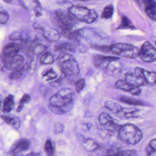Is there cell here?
I'll return each instance as SVG.
<instances>
[{
	"label": "cell",
	"mask_w": 156,
	"mask_h": 156,
	"mask_svg": "<svg viewBox=\"0 0 156 156\" xmlns=\"http://www.w3.org/2000/svg\"><path fill=\"white\" fill-rule=\"evenodd\" d=\"M74 97L72 89H61L49 99L48 109L54 114L61 115L66 113L73 109Z\"/></svg>",
	"instance_id": "obj_1"
},
{
	"label": "cell",
	"mask_w": 156,
	"mask_h": 156,
	"mask_svg": "<svg viewBox=\"0 0 156 156\" xmlns=\"http://www.w3.org/2000/svg\"><path fill=\"white\" fill-rule=\"evenodd\" d=\"M65 78L70 83H74L79 79L80 71L77 61L73 56L62 52L56 60Z\"/></svg>",
	"instance_id": "obj_2"
},
{
	"label": "cell",
	"mask_w": 156,
	"mask_h": 156,
	"mask_svg": "<svg viewBox=\"0 0 156 156\" xmlns=\"http://www.w3.org/2000/svg\"><path fill=\"white\" fill-rule=\"evenodd\" d=\"M118 132L119 138L128 145H135L143 138V135L141 130L131 124H127L120 126Z\"/></svg>",
	"instance_id": "obj_3"
},
{
	"label": "cell",
	"mask_w": 156,
	"mask_h": 156,
	"mask_svg": "<svg viewBox=\"0 0 156 156\" xmlns=\"http://www.w3.org/2000/svg\"><path fill=\"white\" fill-rule=\"evenodd\" d=\"M68 12L76 20L87 24L93 23L98 17V14L94 10L83 5H72Z\"/></svg>",
	"instance_id": "obj_4"
},
{
	"label": "cell",
	"mask_w": 156,
	"mask_h": 156,
	"mask_svg": "<svg viewBox=\"0 0 156 156\" xmlns=\"http://www.w3.org/2000/svg\"><path fill=\"white\" fill-rule=\"evenodd\" d=\"M139 51L137 47L131 44L117 43L110 45V52L126 58H136L138 56Z\"/></svg>",
	"instance_id": "obj_5"
},
{
	"label": "cell",
	"mask_w": 156,
	"mask_h": 156,
	"mask_svg": "<svg viewBox=\"0 0 156 156\" xmlns=\"http://www.w3.org/2000/svg\"><path fill=\"white\" fill-rule=\"evenodd\" d=\"M55 16L57 24L62 30V33L73 29L76 24V19L68 12L58 10L55 12Z\"/></svg>",
	"instance_id": "obj_6"
},
{
	"label": "cell",
	"mask_w": 156,
	"mask_h": 156,
	"mask_svg": "<svg viewBox=\"0 0 156 156\" xmlns=\"http://www.w3.org/2000/svg\"><path fill=\"white\" fill-rule=\"evenodd\" d=\"M138 56L144 62H153L156 60V49L149 42H145L139 50Z\"/></svg>",
	"instance_id": "obj_7"
},
{
	"label": "cell",
	"mask_w": 156,
	"mask_h": 156,
	"mask_svg": "<svg viewBox=\"0 0 156 156\" xmlns=\"http://www.w3.org/2000/svg\"><path fill=\"white\" fill-rule=\"evenodd\" d=\"M1 60L5 67L11 71H14L19 68L24 60L23 56L18 54L10 56H1Z\"/></svg>",
	"instance_id": "obj_8"
},
{
	"label": "cell",
	"mask_w": 156,
	"mask_h": 156,
	"mask_svg": "<svg viewBox=\"0 0 156 156\" xmlns=\"http://www.w3.org/2000/svg\"><path fill=\"white\" fill-rule=\"evenodd\" d=\"M98 121L101 125L106 127L107 131L111 132L118 131L121 126L115 123L114 120L110 114L105 113H102L99 115Z\"/></svg>",
	"instance_id": "obj_9"
},
{
	"label": "cell",
	"mask_w": 156,
	"mask_h": 156,
	"mask_svg": "<svg viewBox=\"0 0 156 156\" xmlns=\"http://www.w3.org/2000/svg\"><path fill=\"white\" fill-rule=\"evenodd\" d=\"M115 88L130 93L135 96H138L141 93V89L139 87H133L128 84L124 80H119L115 83Z\"/></svg>",
	"instance_id": "obj_10"
},
{
	"label": "cell",
	"mask_w": 156,
	"mask_h": 156,
	"mask_svg": "<svg viewBox=\"0 0 156 156\" xmlns=\"http://www.w3.org/2000/svg\"><path fill=\"white\" fill-rule=\"evenodd\" d=\"M120 58L117 57L95 55L93 58V63L96 67L103 70L106 65L112 60H118Z\"/></svg>",
	"instance_id": "obj_11"
},
{
	"label": "cell",
	"mask_w": 156,
	"mask_h": 156,
	"mask_svg": "<svg viewBox=\"0 0 156 156\" xmlns=\"http://www.w3.org/2000/svg\"><path fill=\"white\" fill-rule=\"evenodd\" d=\"M142 5L144 7L147 16L154 21H156V2L155 0H143Z\"/></svg>",
	"instance_id": "obj_12"
},
{
	"label": "cell",
	"mask_w": 156,
	"mask_h": 156,
	"mask_svg": "<svg viewBox=\"0 0 156 156\" xmlns=\"http://www.w3.org/2000/svg\"><path fill=\"white\" fill-rule=\"evenodd\" d=\"M125 80L128 84L133 87H142L146 83L144 77L138 76L134 73L126 74Z\"/></svg>",
	"instance_id": "obj_13"
},
{
	"label": "cell",
	"mask_w": 156,
	"mask_h": 156,
	"mask_svg": "<svg viewBox=\"0 0 156 156\" xmlns=\"http://www.w3.org/2000/svg\"><path fill=\"white\" fill-rule=\"evenodd\" d=\"M121 69V65L118 60H114L110 61L103 71L108 75L112 76L118 74Z\"/></svg>",
	"instance_id": "obj_14"
},
{
	"label": "cell",
	"mask_w": 156,
	"mask_h": 156,
	"mask_svg": "<svg viewBox=\"0 0 156 156\" xmlns=\"http://www.w3.org/2000/svg\"><path fill=\"white\" fill-rule=\"evenodd\" d=\"M20 46L16 43H10L6 45L3 49L1 56H10L18 54L20 50Z\"/></svg>",
	"instance_id": "obj_15"
},
{
	"label": "cell",
	"mask_w": 156,
	"mask_h": 156,
	"mask_svg": "<svg viewBox=\"0 0 156 156\" xmlns=\"http://www.w3.org/2000/svg\"><path fill=\"white\" fill-rule=\"evenodd\" d=\"M30 144V142L27 139H21L15 145L11 153L15 154L26 151L29 148Z\"/></svg>",
	"instance_id": "obj_16"
},
{
	"label": "cell",
	"mask_w": 156,
	"mask_h": 156,
	"mask_svg": "<svg viewBox=\"0 0 156 156\" xmlns=\"http://www.w3.org/2000/svg\"><path fill=\"white\" fill-rule=\"evenodd\" d=\"M43 34L47 40L53 42L58 40L61 36V34L58 31L51 28L44 30Z\"/></svg>",
	"instance_id": "obj_17"
},
{
	"label": "cell",
	"mask_w": 156,
	"mask_h": 156,
	"mask_svg": "<svg viewBox=\"0 0 156 156\" xmlns=\"http://www.w3.org/2000/svg\"><path fill=\"white\" fill-rule=\"evenodd\" d=\"M140 110L136 108H123L121 113H123L126 118H137L139 117Z\"/></svg>",
	"instance_id": "obj_18"
},
{
	"label": "cell",
	"mask_w": 156,
	"mask_h": 156,
	"mask_svg": "<svg viewBox=\"0 0 156 156\" xmlns=\"http://www.w3.org/2000/svg\"><path fill=\"white\" fill-rule=\"evenodd\" d=\"M1 118L6 124L15 128H18L21 125L20 120L15 116L11 115H2Z\"/></svg>",
	"instance_id": "obj_19"
},
{
	"label": "cell",
	"mask_w": 156,
	"mask_h": 156,
	"mask_svg": "<svg viewBox=\"0 0 156 156\" xmlns=\"http://www.w3.org/2000/svg\"><path fill=\"white\" fill-rule=\"evenodd\" d=\"M83 148L88 152H93L100 148L97 142L91 139H87L83 143Z\"/></svg>",
	"instance_id": "obj_20"
},
{
	"label": "cell",
	"mask_w": 156,
	"mask_h": 156,
	"mask_svg": "<svg viewBox=\"0 0 156 156\" xmlns=\"http://www.w3.org/2000/svg\"><path fill=\"white\" fill-rule=\"evenodd\" d=\"M14 105V97L12 95H9L4 100L2 111L5 113L10 112L13 108Z\"/></svg>",
	"instance_id": "obj_21"
},
{
	"label": "cell",
	"mask_w": 156,
	"mask_h": 156,
	"mask_svg": "<svg viewBox=\"0 0 156 156\" xmlns=\"http://www.w3.org/2000/svg\"><path fill=\"white\" fill-rule=\"evenodd\" d=\"M143 77L146 83L152 85L156 84V73L155 72L144 69Z\"/></svg>",
	"instance_id": "obj_22"
},
{
	"label": "cell",
	"mask_w": 156,
	"mask_h": 156,
	"mask_svg": "<svg viewBox=\"0 0 156 156\" xmlns=\"http://www.w3.org/2000/svg\"><path fill=\"white\" fill-rule=\"evenodd\" d=\"M64 36L69 40L75 42H78L80 40L81 33L80 30H68L63 32Z\"/></svg>",
	"instance_id": "obj_23"
},
{
	"label": "cell",
	"mask_w": 156,
	"mask_h": 156,
	"mask_svg": "<svg viewBox=\"0 0 156 156\" xmlns=\"http://www.w3.org/2000/svg\"><path fill=\"white\" fill-rule=\"evenodd\" d=\"M105 106L114 113H121L123 109V107L119 104L112 101H106L105 103Z\"/></svg>",
	"instance_id": "obj_24"
},
{
	"label": "cell",
	"mask_w": 156,
	"mask_h": 156,
	"mask_svg": "<svg viewBox=\"0 0 156 156\" xmlns=\"http://www.w3.org/2000/svg\"><path fill=\"white\" fill-rule=\"evenodd\" d=\"M120 100L122 102L129 105H135V106H143L144 105V103L141 101L131 98V97H127V96H122L120 97Z\"/></svg>",
	"instance_id": "obj_25"
},
{
	"label": "cell",
	"mask_w": 156,
	"mask_h": 156,
	"mask_svg": "<svg viewBox=\"0 0 156 156\" xmlns=\"http://www.w3.org/2000/svg\"><path fill=\"white\" fill-rule=\"evenodd\" d=\"M39 62L42 65H49L55 62V58L51 53L46 52L41 56Z\"/></svg>",
	"instance_id": "obj_26"
},
{
	"label": "cell",
	"mask_w": 156,
	"mask_h": 156,
	"mask_svg": "<svg viewBox=\"0 0 156 156\" xmlns=\"http://www.w3.org/2000/svg\"><path fill=\"white\" fill-rule=\"evenodd\" d=\"M55 50L56 51H61V52L69 51L75 52L76 51L75 47L71 44L67 43H62V44L56 45L55 46Z\"/></svg>",
	"instance_id": "obj_27"
},
{
	"label": "cell",
	"mask_w": 156,
	"mask_h": 156,
	"mask_svg": "<svg viewBox=\"0 0 156 156\" xmlns=\"http://www.w3.org/2000/svg\"><path fill=\"white\" fill-rule=\"evenodd\" d=\"M42 76L45 79L46 81H49L55 79L57 78V73L52 68L44 71L42 73Z\"/></svg>",
	"instance_id": "obj_28"
},
{
	"label": "cell",
	"mask_w": 156,
	"mask_h": 156,
	"mask_svg": "<svg viewBox=\"0 0 156 156\" xmlns=\"http://www.w3.org/2000/svg\"><path fill=\"white\" fill-rule=\"evenodd\" d=\"M114 13V7L112 5H106L104 8L102 12L101 17L104 19H107L111 18Z\"/></svg>",
	"instance_id": "obj_29"
},
{
	"label": "cell",
	"mask_w": 156,
	"mask_h": 156,
	"mask_svg": "<svg viewBox=\"0 0 156 156\" xmlns=\"http://www.w3.org/2000/svg\"><path fill=\"white\" fill-rule=\"evenodd\" d=\"M26 70H28V66H23L20 68H17L13 72H12L10 75V78L12 79H16L21 78L25 72Z\"/></svg>",
	"instance_id": "obj_30"
},
{
	"label": "cell",
	"mask_w": 156,
	"mask_h": 156,
	"mask_svg": "<svg viewBox=\"0 0 156 156\" xmlns=\"http://www.w3.org/2000/svg\"><path fill=\"white\" fill-rule=\"evenodd\" d=\"M146 152L148 156H156V139L150 141L147 147Z\"/></svg>",
	"instance_id": "obj_31"
},
{
	"label": "cell",
	"mask_w": 156,
	"mask_h": 156,
	"mask_svg": "<svg viewBox=\"0 0 156 156\" xmlns=\"http://www.w3.org/2000/svg\"><path fill=\"white\" fill-rule=\"evenodd\" d=\"M44 150L48 156H53L55 154V147L51 140H47L45 143Z\"/></svg>",
	"instance_id": "obj_32"
},
{
	"label": "cell",
	"mask_w": 156,
	"mask_h": 156,
	"mask_svg": "<svg viewBox=\"0 0 156 156\" xmlns=\"http://www.w3.org/2000/svg\"><path fill=\"white\" fill-rule=\"evenodd\" d=\"M45 49V46L41 44H37L32 47L31 51L33 55L37 56L42 54Z\"/></svg>",
	"instance_id": "obj_33"
},
{
	"label": "cell",
	"mask_w": 156,
	"mask_h": 156,
	"mask_svg": "<svg viewBox=\"0 0 156 156\" xmlns=\"http://www.w3.org/2000/svg\"><path fill=\"white\" fill-rule=\"evenodd\" d=\"M134 27L132 25L129 19L126 16H122V21L121 24L119 26L118 29H123V28H133Z\"/></svg>",
	"instance_id": "obj_34"
},
{
	"label": "cell",
	"mask_w": 156,
	"mask_h": 156,
	"mask_svg": "<svg viewBox=\"0 0 156 156\" xmlns=\"http://www.w3.org/2000/svg\"><path fill=\"white\" fill-rule=\"evenodd\" d=\"M75 89L78 93H80L83 90L85 86V82L84 79H80L77 81L75 84Z\"/></svg>",
	"instance_id": "obj_35"
},
{
	"label": "cell",
	"mask_w": 156,
	"mask_h": 156,
	"mask_svg": "<svg viewBox=\"0 0 156 156\" xmlns=\"http://www.w3.org/2000/svg\"><path fill=\"white\" fill-rule=\"evenodd\" d=\"M9 39L12 41H17V40H26L22 33L18 31H15L11 34L9 37Z\"/></svg>",
	"instance_id": "obj_36"
},
{
	"label": "cell",
	"mask_w": 156,
	"mask_h": 156,
	"mask_svg": "<svg viewBox=\"0 0 156 156\" xmlns=\"http://www.w3.org/2000/svg\"><path fill=\"white\" fill-rule=\"evenodd\" d=\"M122 150L119 148L113 147V148H109L107 150L106 152V155H107L122 156Z\"/></svg>",
	"instance_id": "obj_37"
},
{
	"label": "cell",
	"mask_w": 156,
	"mask_h": 156,
	"mask_svg": "<svg viewBox=\"0 0 156 156\" xmlns=\"http://www.w3.org/2000/svg\"><path fill=\"white\" fill-rule=\"evenodd\" d=\"M92 48L95 50L101 51V52H105V53H109L110 52V45H94L92 46Z\"/></svg>",
	"instance_id": "obj_38"
},
{
	"label": "cell",
	"mask_w": 156,
	"mask_h": 156,
	"mask_svg": "<svg viewBox=\"0 0 156 156\" xmlns=\"http://www.w3.org/2000/svg\"><path fill=\"white\" fill-rule=\"evenodd\" d=\"M9 16L7 12L0 11V24H5L8 22Z\"/></svg>",
	"instance_id": "obj_39"
},
{
	"label": "cell",
	"mask_w": 156,
	"mask_h": 156,
	"mask_svg": "<svg viewBox=\"0 0 156 156\" xmlns=\"http://www.w3.org/2000/svg\"><path fill=\"white\" fill-rule=\"evenodd\" d=\"M64 125L61 123H56L54 126V132L55 134H59L63 132L64 130Z\"/></svg>",
	"instance_id": "obj_40"
},
{
	"label": "cell",
	"mask_w": 156,
	"mask_h": 156,
	"mask_svg": "<svg viewBox=\"0 0 156 156\" xmlns=\"http://www.w3.org/2000/svg\"><path fill=\"white\" fill-rule=\"evenodd\" d=\"M30 100H31V97H30V95L26 94L23 96L22 99L20 100V102L24 104V103H28V102H29Z\"/></svg>",
	"instance_id": "obj_41"
},
{
	"label": "cell",
	"mask_w": 156,
	"mask_h": 156,
	"mask_svg": "<svg viewBox=\"0 0 156 156\" xmlns=\"http://www.w3.org/2000/svg\"><path fill=\"white\" fill-rule=\"evenodd\" d=\"M136 155V152L135 150H125L123 151L122 156H134Z\"/></svg>",
	"instance_id": "obj_42"
},
{
	"label": "cell",
	"mask_w": 156,
	"mask_h": 156,
	"mask_svg": "<svg viewBox=\"0 0 156 156\" xmlns=\"http://www.w3.org/2000/svg\"><path fill=\"white\" fill-rule=\"evenodd\" d=\"M23 103H22L21 102H19V105H18V107L17 108V110H16L17 112H20L22 111L23 107Z\"/></svg>",
	"instance_id": "obj_43"
},
{
	"label": "cell",
	"mask_w": 156,
	"mask_h": 156,
	"mask_svg": "<svg viewBox=\"0 0 156 156\" xmlns=\"http://www.w3.org/2000/svg\"><path fill=\"white\" fill-rule=\"evenodd\" d=\"M137 3L139 4V5H142V1L143 0H135Z\"/></svg>",
	"instance_id": "obj_44"
},
{
	"label": "cell",
	"mask_w": 156,
	"mask_h": 156,
	"mask_svg": "<svg viewBox=\"0 0 156 156\" xmlns=\"http://www.w3.org/2000/svg\"><path fill=\"white\" fill-rule=\"evenodd\" d=\"M12 0H3V1L5 2L6 3H10L11 2Z\"/></svg>",
	"instance_id": "obj_45"
},
{
	"label": "cell",
	"mask_w": 156,
	"mask_h": 156,
	"mask_svg": "<svg viewBox=\"0 0 156 156\" xmlns=\"http://www.w3.org/2000/svg\"><path fill=\"white\" fill-rule=\"evenodd\" d=\"M28 155H38V154H29Z\"/></svg>",
	"instance_id": "obj_46"
},
{
	"label": "cell",
	"mask_w": 156,
	"mask_h": 156,
	"mask_svg": "<svg viewBox=\"0 0 156 156\" xmlns=\"http://www.w3.org/2000/svg\"><path fill=\"white\" fill-rule=\"evenodd\" d=\"M79 1H83V2H88V1H90L92 0H79Z\"/></svg>",
	"instance_id": "obj_47"
},
{
	"label": "cell",
	"mask_w": 156,
	"mask_h": 156,
	"mask_svg": "<svg viewBox=\"0 0 156 156\" xmlns=\"http://www.w3.org/2000/svg\"><path fill=\"white\" fill-rule=\"evenodd\" d=\"M1 105H2V101H1V98H0V108L1 107Z\"/></svg>",
	"instance_id": "obj_48"
},
{
	"label": "cell",
	"mask_w": 156,
	"mask_h": 156,
	"mask_svg": "<svg viewBox=\"0 0 156 156\" xmlns=\"http://www.w3.org/2000/svg\"><path fill=\"white\" fill-rule=\"evenodd\" d=\"M155 45H156V41L155 42Z\"/></svg>",
	"instance_id": "obj_49"
}]
</instances>
